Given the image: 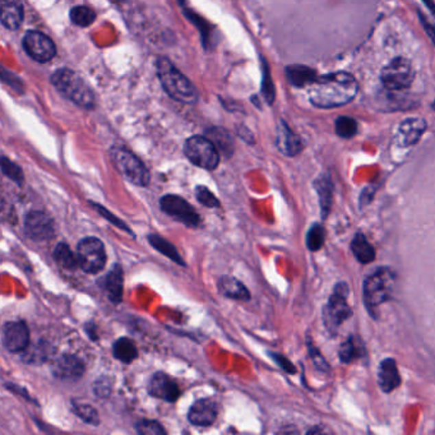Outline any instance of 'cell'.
I'll return each mask as SVG.
<instances>
[{
    "label": "cell",
    "instance_id": "1",
    "mask_svg": "<svg viewBox=\"0 0 435 435\" xmlns=\"http://www.w3.org/2000/svg\"><path fill=\"white\" fill-rule=\"evenodd\" d=\"M359 83L347 72L328 73L310 84L309 100L318 109H336L354 100Z\"/></svg>",
    "mask_w": 435,
    "mask_h": 435
},
{
    "label": "cell",
    "instance_id": "2",
    "mask_svg": "<svg viewBox=\"0 0 435 435\" xmlns=\"http://www.w3.org/2000/svg\"><path fill=\"white\" fill-rule=\"evenodd\" d=\"M156 71L163 90L172 99L188 105L197 102L198 93L196 87L180 71L172 65L170 60L160 58L156 63Z\"/></svg>",
    "mask_w": 435,
    "mask_h": 435
},
{
    "label": "cell",
    "instance_id": "3",
    "mask_svg": "<svg viewBox=\"0 0 435 435\" xmlns=\"http://www.w3.org/2000/svg\"><path fill=\"white\" fill-rule=\"evenodd\" d=\"M51 83L55 89L62 92L65 97L84 109H92L95 105V96L87 83L71 69H58L51 75Z\"/></svg>",
    "mask_w": 435,
    "mask_h": 435
},
{
    "label": "cell",
    "instance_id": "4",
    "mask_svg": "<svg viewBox=\"0 0 435 435\" xmlns=\"http://www.w3.org/2000/svg\"><path fill=\"white\" fill-rule=\"evenodd\" d=\"M393 286V273L387 268H378L364 281L363 295L365 307L374 314V310L390 299Z\"/></svg>",
    "mask_w": 435,
    "mask_h": 435
},
{
    "label": "cell",
    "instance_id": "5",
    "mask_svg": "<svg viewBox=\"0 0 435 435\" xmlns=\"http://www.w3.org/2000/svg\"><path fill=\"white\" fill-rule=\"evenodd\" d=\"M110 156L114 166L128 182L139 187L148 185L151 179L150 172L136 154H132L127 148L123 147H113L110 151Z\"/></svg>",
    "mask_w": 435,
    "mask_h": 435
},
{
    "label": "cell",
    "instance_id": "6",
    "mask_svg": "<svg viewBox=\"0 0 435 435\" xmlns=\"http://www.w3.org/2000/svg\"><path fill=\"white\" fill-rule=\"evenodd\" d=\"M184 154L191 163L204 170H215L220 163L217 147L206 137H191L184 145Z\"/></svg>",
    "mask_w": 435,
    "mask_h": 435
},
{
    "label": "cell",
    "instance_id": "7",
    "mask_svg": "<svg viewBox=\"0 0 435 435\" xmlns=\"http://www.w3.org/2000/svg\"><path fill=\"white\" fill-rule=\"evenodd\" d=\"M349 291L350 289L347 283L340 282L336 285L333 294L328 300V304L323 313V320L331 332H335L336 329L341 326V323H344L346 319L353 316V310L347 304Z\"/></svg>",
    "mask_w": 435,
    "mask_h": 435
},
{
    "label": "cell",
    "instance_id": "8",
    "mask_svg": "<svg viewBox=\"0 0 435 435\" xmlns=\"http://www.w3.org/2000/svg\"><path fill=\"white\" fill-rule=\"evenodd\" d=\"M415 80L412 64L406 58H395L387 64L381 73V81L388 91H403Z\"/></svg>",
    "mask_w": 435,
    "mask_h": 435
},
{
    "label": "cell",
    "instance_id": "9",
    "mask_svg": "<svg viewBox=\"0 0 435 435\" xmlns=\"http://www.w3.org/2000/svg\"><path fill=\"white\" fill-rule=\"evenodd\" d=\"M80 267L86 273H99L106 264V250L100 239L89 236L80 242L77 246Z\"/></svg>",
    "mask_w": 435,
    "mask_h": 435
},
{
    "label": "cell",
    "instance_id": "10",
    "mask_svg": "<svg viewBox=\"0 0 435 435\" xmlns=\"http://www.w3.org/2000/svg\"><path fill=\"white\" fill-rule=\"evenodd\" d=\"M160 207L163 212L185 226L197 227L200 225V215L187 200L179 196L167 194L160 200Z\"/></svg>",
    "mask_w": 435,
    "mask_h": 435
},
{
    "label": "cell",
    "instance_id": "11",
    "mask_svg": "<svg viewBox=\"0 0 435 435\" xmlns=\"http://www.w3.org/2000/svg\"><path fill=\"white\" fill-rule=\"evenodd\" d=\"M23 49L34 60L38 63H46L51 60L56 53V46L50 37L43 32L30 31L23 37Z\"/></svg>",
    "mask_w": 435,
    "mask_h": 435
},
{
    "label": "cell",
    "instance_id": "12",
    "mask_svg": "<svg viewBox=\"0 0 435 435\" xmlns=\"http://www.w3.org/2000/svg\"><path fill=\"white\" fill-rule=\"evenodd\" d=\"M25 233L36 243L47 242L54 236V222L45 212L31 211L25 217Z\"/></svg>",
    "mask_w": 435,
    "mask_h": 435
},
{
    "label": "cell",
    "instance_id": "13",
    "mask_svg": "<svg viewBox=\"0 0 435 435\" xmlns=\"http://www.w3.org/2000/svg\"><path fill=\"white\" fill-rule=\"evenodd\" d=\"M3 346L12 354L23 353L30 344V332L25 322H8L3 327Z\"/></svg>",
    "mask_w": 435,
    "mask_h": 435
},
{
    "label": "cell",
    "instance_id": "14",
    "mask_svg": "<svg viewBox=\"0 0 435 435\" xmlns=\"http://www.w3.org/2000/svg\"><path fill=\"white\" fill-rule=\"evenodd\" d=\"M148 393L166 402H175L180 397V388L176 381L165 373H156L148 383Z\"/></svg>",
    "mask_w": 435,
    "mask_h": 435
},
{
    "label": "cell",
    "instance_id": "15",
    "mask_svg": "<svg viewBox=\"0 0 435 435\" xmlns=\"http://www.w3.org/2000/svg\"><path fill=\"white\" fill-rule=\"evenodd\" d=\"M54 377L64 381L80 379L84 373V365L74 355L64 354L59 356L51 365Z\"/></svg>",
    "mask_w": 435,
    "mask_h": 435
},
{
    "label": "cell",
    "instance_id": "16",
    "mask_svg": "<svg viewBox=\"0 0 435 435\" xmlns=\"http://www.w3.org/2000/svg\"><path fill=\"white\" fill-rule=\"evenodd\" d=\"M426 130V121L421 118L405 119L396 133V142L401 147L416 145Z\"/></svg>",
    "mask_w": 435,
    "mask_h": 435
},
{
    "label": "cell",
    "instance_id": "17",
    "mask_svg": "<svg viewBox=\"0 0 435 435\" xmlns=\"http://www.w3.org/2000/svg\"><path fill=\"white\" fill-rule=\"evenodd\" d=\"M217 419V405L212 399H202L191 405L188 420L193 425L211 426Z\"/></svg>",
    "mask_w": 435,
    "mask_h": 435
},
{
    "label": "cell",
    "instance_id": "18",
    "mask_svg": "<svg viewBox=\"0 0 435 435\" xmlns=\"http://www.w3.org/2000/svg\"><path fill=\"white\" fill-rule=\"evenodd\" d=\"M276 145L279 147L280 152L289 157L299 154L303 150L301 139L291 130V128L283 120H281L277 126Z\"/></svg>",
    "mask_w": 435,
    "mask_h": 435
},
{
    "label": "cell",
    "instance_id": "19",
    "mask_svg": "<svg viewBox=\"0 0 435 435\" xmlns=\"http://www.w3.org/2000/svg\"><path fill=\"white\" fill-rule=\"evenodd\" d=\"M23 4L22 0H1L0 19L3 26L8 30H19L23 22Z\"/></svg>",
    "mask_w": 435,
    "mask_h": 435
},
{
    "label": "cell",
    "instance_id": "20",
    "mask_svg": "<svg viewBox=\"0 0 435 435\" xmlns=\"http://www.w3.org/2000/svg\"><path fill=\"white\" fill-rule=\"evenodd\" d=\"M378 381L381 390L386 393H390L396 390L401 383L397 364L393 359H386L381 362L378 371Z\"/></svg>",
    "mask_w": 435,
    "mask_h": 435
},
{
    "label": "cell",
    "instance_id": "21",
    "mask_svg": "<svg viewBox=\"0 0 435 435\" xmlns=\"http://www.w3.org/2000/svg\"><path fill=\"white\" fill-rule=\"evenodd\" d=\"M286 78L295 87H305L317 81V72L307 65L294 64L286 68Z\"/></svg>",
    "mask_w": 435,
    "mask_h": 435
},
{
    "label": "cell",
    "instance_id": "22",
    "mask_svg": "<svg viewBox=\"0 0 435 435\" xmlns=\"http://www.w3.org/2000/svg\"><path fill=\"white\" fill-rule=\"evenodd\" d=\"M218 289L228 299L248 301L250 299L249 290L245 287L242 282L233 276H222L218 281Z\"/></svg>",
    "mask_w": 435,
    "mask_h": 435
},
{
    "label": "cell",
    "instance_id": "23",
    "mask_svg": "<svg viewBox=\"0 0 435 435\" xmlns=\"http://www.w3.org/2000/svg\"><path fill=\"white\" fill-rule=\"evenodd\" d=\"M123 281H124V274L120 266H115L109 274L104 279V289L106 291L110 301L114 304H119L123 298Z\"/></svg>",
    "mask_w": 435,
    "mask_h": 435
},
{
    "label": "cell",
    "instance_id": "24",
    "mask_svg": "<svg viewBox=\"0 0 435 435\" xmlns=\"http://www.w3.org/2000/svg\"><path fill=\"white\" fill-rule=\"evenodd\" d=\"M314 188L317 191L320 203V211H322V217L326 218L329 213L331 204H332V197H333V184L329 179L328 175H320L317 180L314 182Z\"/></svg>",
    "mask_w": 435,
    "mask_h": 435
},
{
    "label": "cell",
    "instance_id": "25",
    "mask_svg": "<svg viewBox=\"0 0 435 435\" xmlns=\"http://www.w3.org/2000/svg\"><path fill=\"white\" fill-rule=\"evenodd\" d=\"M351 250L360 263L368 264L375 259V252L363 233H357L353 239Z\"/></svg>",
    "mask_w": 435,
    "mask_h": 435
},
{
    "label": "cell",
    "instance_id": "26",
    "mask_svg": "<svg viewBox=\"0 0 435 435\" xmlns=\"http://www.w3.org/2000/svg\"><path fill=\"white\" fill-rule=\"evenodd\" d=\"M50 353H51L50 344L40 341L37 344H28L27 349L22 355V360L30 365H40L49 360Z\"/></svg>",
    "mask_w": 435,
    "mask_h": 435
},
{
    "label": "cell",
    "instance_id": "27",
    "mask_svg": "<svg viewBox=\"0 0 435 435\" xmlns=\"http://www.w3.org/2000/svg\"><path fill=\"white\" fill-rule=\"evenodd\" d=\"M113 354L119 362L130 364L138 357V350L134 341L127 337H121L113 346Z\"/></svg>",
    "mask_w": 435,
    "mask_h": 435
},
{
    "label": "cell",
    "instance_id": "28",
    "mask_svg": "<svg viewBox=\"0 0 435 435\" xmlns=\"http://www.w3.org/2000/svg\"><path fill=\"white\" fill-rule=\"evenodd\" d=\"M148 242H150V244L154 246L156 250H158V252L163 254L165 257L170 258L172 262L180 264V266H185L184 261H183L182 255L178 253L176 248H175L170 242H167L166 239H163V237H161L160 235L152 234V235L148 236Z\"/></svg>",
    "mask_w": 435,
    "mask_h": 435
},
{
    "label": "cell",
    "instance_id": "29",
    "mask_svg": "<svg viewBox=\"0 0 435 435\" xmlns=\"http://www.w3.org/2000/svg\"><path fill=\"white\" fill-rule=\"evenodd\" d=\"M53 257H54L55 262L65 270H74L80 266L78 255L73 253L71 248L64 243L55 246Z\"/></svg>",
    "mask_w": 435,
    "mask_h": 435
},
{
    "label": "cell",
    "instance_id": "30",
    "mask_svg": "<svg viewBox=\"0 0 435 435\" xmlns=\"http://www.w3.org/2000/svg\"><path fill=\"white\" fill-rule=\"evenodd\" d=\"M207 136L222 154H227L228 157L233 154L234 152L233 139L226 130H224L221 128H212V129H209Z\"/></svg>",
    "mask_w": 435,
    "mask_h": 435
},
{
    "label": "cell",
    "instance_id": "31",
    "mask_svg": "<svg viewBox=\"0 0 435 435\" xmlns=\"http://www.w3.org/2000/svg\"><path fill=\"white\" fill-rule=\"evenodd\" d=\"M73 411L77 416L82 419L84 423L90 425L97 426L100 424V417L95 408L89 403H82L77 401H72Z\"/></svg>",
    "mask_w": 435,
    "mask_h": 435
},
{
    "label": "cell",
    "instance_id": "32",
    "mask_svg": "<svg viewBox=\"0 0 435 435\" xmlns=\"http://www.w3.org/2000/svg\"><path fill=\"white\" fill-rule=\"evenodd\" d=\"M71 19L74 25L80 27H89L95 22L96 13L89 7L78 5L71 10Z\"/></svg>",
    "mask_w": 435,
    "mask_h": 435
},
{
    "label": "cell",
    "instance_id": "33",
    "mask_svg": "<svg viewBox=\"0 0 435 435\" xmlns=\"http://www.w3.org/2000/svg\"><path fill=\"white\" fill-rule=\"evenodd\" d=\"M335 130L337 136L350 139L357 133V123L350 117H340L336 120Z\"/></svg>",
    "mask_w": 435,
    "mask_h": 435
},
{
    "label": "cell",
    "instance_id": "34",
    "mask_svg": "<svg viewBox=\"0 0 435 435\" xmlns=\"http://www.w3.org/2000/svg\"><path fill=\"white\" fill-rule=\"evenodd\" d=\"M325 244V230L319 224L310 227L307 235V246L309 250L317 252Z\"/></svg>",
    "mask_w": 435,
    "mask_h": 435
},
{
    "label": "cell",
    "instance_id": "35",
    "mask_svg": "<svg viewBox=\"0 0 435 435\" xmlns=\"http://www.w3.org/2000/svg\"><path fill=\"white\" fill-rule=\"evenodd\" d=\"M360 356V350L355 344L354 337H349L340 349V360L344 364H350Z\"/></svg>",
    "mask_w": 435,
    "mask_h": 435
},
{
    "label": "cell",
    "instance_id": "36",
    "mask_svg": "<svg viewBox=\"0 0 435 435\" xmlns=\"http://www.w3.org/2000/svg\"><path fill=\"white\" fill-rule=\"evenodd\" d=\"M262 69H263V77H262V93H263L264 99L268 102V105H272L274 97H276V91H274V84H273L271 72L268 68L267 62L262 64Z\"/></svg>",
    "mask_w": 435,
    "mask_h": 435
},
{
    "label": "cell",
    "instance_id": "37",
    "mask_svg": "<svg viewBox=\"0 0 435 435\" xmlns=\"http://www.w3.org/2000/svg\"><path fill=\"white\" fill-rule=\"evenodd\" d=\"M1 172L7 178H10V180L17 183L19 185H21L25 180L22 169L19 167V165L10 161V158H7V157L1 158Z\"/></svg>",
    "mask_w": 435,
    "mask_h": 435
},
{
    "label": "cell",
    "instance_id": "38",
    "mask_svg": "<svg viewBox=\"0 0 435 435\" xmlns=\"http://www.w3.org/2000/svg\"><path fill=\"white\" fill-rule=\"evenodd\" d=\"M136 430L138 434L142 435H163L166 434V430L163 429L160 423L154 420H142L137 423Z\"/></svg>",
    "mask_w": 435,
    "mask_h": 435
},
{
    "label": "cell",
    "instance_id": "39",
    "mask_svg": "<svg viewBox=\"0 0 435 435\" xmlns=\"http://www.w3.org/2000/svg\"><path fill=\"white\" fill-rule=\"evenodd\" d=\"M196 197H197V200H198L200 204H203V206H206L209 209H215V207L220 206V202L215 197V194L206 187H197Z\"/></svg>",
    "mask_w": 435,
    "mask_h": 435
},
{
    "label": "cell",
    "instance_id": "40",
    "mask_svg": "<svg viewBox=\"0 0 435 435\" xmlns=\"http://www.w3.org/2000/svg\"><path fill=\"white\" fill-rule=\"evenodd\" d=\"M92 206L95 207V209H97V212L100 213L101 216H104L105 218H108L109 220V222H111L114 226L119 227V228H121V230H124V231H127L129 234H132L130 233V228L121 221V220H119L118 217H115L114 215H111L108 209H105V207H102L100 204H96V203H92Z\"/></svg>",
    "mask_w": 435,
    "mask_h": 435
},
{
    "label": "cell",
    "instance_id": "41",
    "mask_svg": "<svg viewBox=\"0 0 435 435\" xmlns=\"http://www.w3.org/2000/svg\"><path fill=\"white\" fill-rule=\"evenodd\" d=\"M308 349L309 353H310V357H311L313 363L317 366L318 369H319V371H323V372L328 371V369H329V365H328V363L325 360V357L322 356V354L318 351L317 347L311 344V342H309Z\"/></svg>",
    "mask_w": 435,
    "mask_h": 435
},
{
    "label": "cell",
    "instance_id": "42",
    "mask_svg": "<svg viewBox=\"0 0 435 435\" xmlns=\"http://www.w3.org/2000/svg\"><path fill=\"white\" fill-rule=\"evenodd\" d=\"M93 390L99 399L109 397V395L111 393V383L108 378H100L95 383Z\"/></svg>",
    "mask_w": 435,
    "mask_h": 435
},
{
    "label": "cell",
    "instance_id": "43",
    "mask_svg": "<svg viewBox=\"0 0 435 435\" xmlns=\"http://www.w3.org/2000/svg\"><path fill=\"white\" fill-rule=\"evenodd\" d=\"M417 16H419V19H420V22H421V26L425 30L426 35L429 36V38L432 40V43H433L435 46V25L430 23V21L426 19L425 16H424L421 12H419Z\"/></svg>",
    "mask_w": 435,
    "mask_h": 435
},
{
    "label": "cell",
    "instance_id": "44",
    "mask_svg": "<svg viewBox=\"0 0 435 435\" xmlns=\"http://www.w3.org/2000/svg\"><path fill=\"white\" fill-rule=\"evenodd\" d=\"M271 356H272L273 360L279 364L285 372L290 373V374H294V373L296 372L295 366H294V365L291 364V362H289L285 356L279 354H271Z\"/></svg>",
    "mask_w": 435,
    "mask_h": 435
},
{
    "label": "cell",
    "instance_id": "45",
    "mask_svg": "<svg viewBox=\"0 0 435 435\" xmlns=\"http://www.w3.org/2000/svg\"><path fill=\"white\" fill-rule=\"evenodd\" d=\"M433 108H434V109H435V101H434V102H433Z\"/></svg>",
    "mask_w": 435,
    "mask_h": 435
}]
</instances>
